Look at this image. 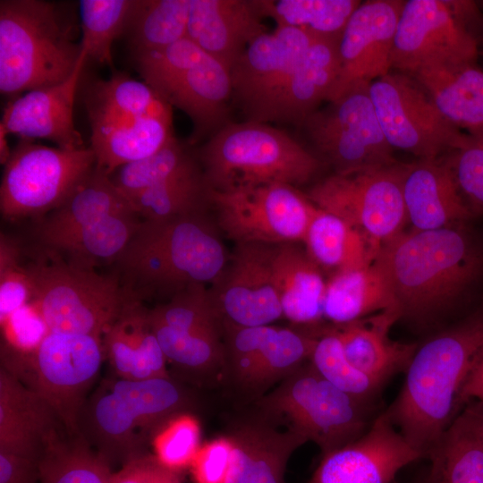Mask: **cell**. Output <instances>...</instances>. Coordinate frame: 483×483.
<instances>
[{"label":"cell","mask_w":483,"mask_h":483,"mask_svg":"<svg viewBox=\"0 0 483 483\" xmlns=\"http://www.w3.org/2000/svg\"><path fill=\"white\" fill-rule=\"evenodd\" d=\"M198 171L191 155L174 136L156 153L117 169L111 180L125 197H129Z\"/></svg>","instance_id":"cell-43"},{"label":"cell","mask_w":483,"mask_h":483,"mask_svg":"<svg viewBox=\"0 0 483 483\" xmlns=\"http://www.w3.org/2000/svg\"><path fill=\"white\" fill-rule=\"evenodd\" d=\"M388 310L400 312L390 280L377 259L364 267L336 272L326 282L323 316L335 324Z\"/></svg>","instance_id":"cell-31"},{"label":"cell","mask_w":483,"mask_h":483,"mask_svg":"<svg viewBox=\"0 0 483 483\" xmlns=\"http://www.w3.org/2000/svg\"><path fill=\"white\" fill-rule=\"evenodd\" d=\"M40 460L0 452V483H38Z\"/></svg>","instance_id":"cell-54"},{"label":"cell","mask_w":483,"mask_h":483,"mask_svg":"<svg viewBox=\"0 0 483 483\" xmlns=\"http://www.w3.org/2000/svg\"><path fill=\"white\" fill-rule=\"evenodd\" d=\"M360 3L358 0H257L264 18H271L276 26L337 38Z\"/></svg>","instance_id":"cell-40"},{"label":"cell","mask_w":483,"mask_h":483,"mask_svg":"<svg viewBox=\"0 0 483 483\" xmlns=\"http://www.w3.org/2000/svg\"><path fill=\"white\" fill-rule=\"evenodd\" d=\"M209 187L199 171L126 197L143 220H163L202 212Z\"/></svg>","instance_id":"cell-41"},{"label":"cell","mask_w":483,"mask_h":483,"mask_svg":"<svg viewBox=\"0 0 483 483\" xmlns=\"http://www.w3.org/2000/svg\"><path fill=\"white\" fill-rule=\"evenodd\" d=\"M66 432L45 400L0 368V452L40 460L47 446Z\"/></svg>","instance_id":"cell-23"},{"label":"cell","mask_w":483,"mask_h":483,"mask_svg":"<svg viewBox=\"0 0 483 483\" xmlns=\"http://www.w3.org/2000/svg\"><path fill=\"white\" fill-rule=\"evenodd\" d=\"M276 245L238 243L208 289L223 323L250 327L270 326L283 317L274 281Z\"/></svg>","instance_id":"cell-18"},{"label":"cell","mask_w":483,"mask_h":483,"mask_svg":"<svg viewBox=\"0 0 483 483\" xmlns=\"http://www.w3.org/2000/svg\"><path fill=\"white\" fill-rule=\"evenodd\" d=\"M96 166L107 175L143 159L174 137L172 115H147L89 123Z\"/></svg>","instance_id":"cell-28"},{"label":"cell","mask_w":483,"mask_h":483,"mask_svg":"<svg viewBox=\"0 0 483 483\" xmlns=\"http://www.w3.org/2000/svg\"><path fill=\"white\" fill-rule=\"evenodd\" d=\"M79 25L60 4L1 0V93L14 97L68 79L83 55Z\"/></svg>","instance_id":"cell-3"},{"label":"cell","mask_w":483,"mask_h":483,"mask_svg":"<svg viewBox=\"0 0 483 483\" xmlns=\"http://www.w3.org/2000/svg\"><path fill=\"white\" fill-rule=\"evenodd\" d=\"M134 212H124L105 217L59 239L47 250L81 267L94 268L99 263L116 260L141 220Z\"/></svg>","instance_id":"cell-36"},{"label":"cell","mask_w":483,"mask_h":483,"mask_svg":"<svg viewBox=\"0 0 483 483\" xmlns=\"http://www.w3.org/2000/svg\"><path fill=\"white\" fill-rule=\"evenodd\" d=\"M403 4L401 0H369L355 9L339 38L340 72L327 102L390 72Z\"/></svg>","instance_id":"cell-19"},{"label":"cell","mask_w":483,"mask_h":483,"mask_svg":"<svg viewBox=\"0 0 483 483\" xmlns=\"http://www.w3.org/2000/svg\"><path fill=\"white\" fill-rule=\"evenodd\" d=\"M479 18L470 1H404L392 68L410 75L426 68L476 64L479 39L470 24Z\"/></svg>","instance_id":"cell-11"},{"label":"cell","mask_w":483,"mask_h":483,"mask_svg":"<svg viewBox=\"0 0 483 483\" xmlns=\"http://www.w3.org/2000/svg\"><path fill=\"white\" fill-rule=\"evenodd\" d=\"M110 483H182L178 471L162 464L148 452L140 453L112 472Z\"/></svg>","instance_id":"cell-53"},{"label":"cell","mask_w":483,"mask_h":483,"mask_svg":"<svg viewBox=\"0 0 483 483\" xmlns=\"http://www.w3.org/2000/svg\"><path fill=\"white\" fill-rule=\"evenodd\" d=\"M445 160L472 216L483 214V137L468 135Z\"/></svg>","instance_id":"cell-49"},{"label":"cell","mask_w":483,"mask_h":483,"mask_svg":"<svg viewBox=\"0 0 483 483\" xmlns=\"http://www.w3.org/2000/svg\"><path fill=\"white\" fill-rule=\"evenodd\" d=\"M483 404L458 414L428 451V475L423 483H483Z\"/></svg>","instance_id":"cell-33"},{"label":"cell","mask_w":483,"mask_h":483,"mask_svg":"<svg viewBox=\"0 0 483 483\" xmlns=\"http://www.w3.org/2000/svg\"><path fill=\"white\" fill-rule=\"evenodd\" d=\"M309 360L325 379L340 390L363 400H370L383 384L348 361L335 330L318 338Z\"/></svg>","instance_id":"cell-46"},{"label":"cell","mask_w":483,"mask_h":483,"mask_svg":"<svg viewBox=\"0 0 483 483\" xmlns=\"http://www.w3.org/2000/svg\"><path fill=\"white\" fill-rule=\"evenodd\" d=\"M133 56L143 80L191 120L194 139L214 134L229 123L230 70L189 38Z\"/></svg>","instance_id":"cell-9"},{"label":"cell","mask_w":483,"mask_h":483,"mask_svg":"<svg viewBox=\"0 0 483 483\" xmlns=\"http://www.w3.org/2000/svg\"><path fill=\"white\" fill-rule=\"evenodd\" d=\"M483 404V356L466 379L459 395V406L469 400Z\"/></svg>","instance_id":"cell-55"},{"label":"cell","mask_w":483,"mask_h":483,"mask_svg":"<svg viewBox=\"0 0 483 483\" xmlns=\"http://www.w3.org/2000/svg\"><path fill=\"white\" fill-rule=\"evenodd\" d=\"M186 390L170 377L141 381L104 378L77 419L80 436L111 466L145 453L157 432L191 406Z\"/></svg>","instance_id":"cell-4"},{"label":"cell","mask_w":483,"mask_h":483,"mask_svg":"<svg viewBox=\"0 0 483 483\" xmlns=\"http://www.w3.org/2000/svg\"><path fill=\"white\" fill-rule=\"evenodd\" d=\"M273 271L284 317L296 324H314L324 318L326 282L305 250L298 243L276 245Z\"/></svg>","instance_id":"cell-34"},{"label":"cell","mask_w":483,"mask_h":483,"mask_svg":"<svg viewBox=\"0 0 483 483\" xmlns=\"http://www.w3.org/2000/svg\"><path fill=\"white\" fill-rule=\"evenodd\" d=\"M148 310L132 300L103 335L105 357L117 377L141 381L170 377Z\"/></svg>","instance_id":"cell-27"},{"label":"cell","mask_w":483,"mask_h":483,"mask_svg":"<svg viewBox=\"0 0 483 483\" xmlns=\"http://www.w3.org/2000/svg\"><path fill=\"white\" fill-rule=\"evenodd\" d=\"M28 266L32 301L51 332L104 334L134 299L116 278L72 263L47 250V258Z\"/></svg>","instance_id":"cell-7"},{"label":"cell","mask_w":483,"mask_h":483,"mask_svg":"<svg viewBox=\"0 0 483 483\" xmlns=\"http://www.w3.org/2000/svg\"><path fill=\"white\" fill-rule=\"evenodd\" d=\"M189 11L190 0H136L126 29L133 55L185 38Z\"/></svg>","instance_id":"cell-38"},{"label":"cell","mask_w":483,"mask_h":483,"mask_svg":"<svg viewBox=\"0 0 483 483\" xmlns=\"http://www.w3.org/2000/svg\"><path fill=\"white\" fill-rule=\"evenodd\" d=\"M339 38L315 37L272 108L267 123L285 122L301 125L322 101H327L340 72Z\"/></svg>","instance_id":"cell-26"},{"label":"cell","mask_w":483,"mask_h":483,"mask_svg":"<svg viewBox=\"0 0 483 483\" xmlns=\"http://www.w3.org/2000/svg\"><path fill=\"white\" fill-rule=\"evenodd\" d=\"M228 438H218L199 448L191 464L195 483H225L231 457Z\"/></svg>","instance_id":"cell-52"},{"label":"cell","mask_w":483,"mask_h":483,"mask_svg":"<svg viewBox=\"0 0 483 483\" xmlns=\"http://www.w3.org/2000/svg\"><path fill=\"white\" fill-rule=\"evenodd\" d=\"M0 325L2 343L19 352L32 351L50 332L32 301L13 311Z\"/></svg>","instance_id":"cell-51"},{"label":"cell","mask_w":483,"mask_h":483,"mask_svg":"<svg viewBox=\"0 0 483 483\" xmlns=\"http://www.w3.org/2000/svg\"><path fill=\"white\" fill-rule=\"evenodd\" d=\"M257 0H190L186 38L230 71L267 32Z\"/></svg>","instance_id":"cell-22"},{"label":"cell","mask_w":483,"mask_h":483,"mask_svg":"<svg viewBox=\"0 0 483 483\" xmlns=\"http://www.w3.org/2000/svg\"><path fill=\"white\" fill-rule=\"evenodd\" d=\"M406 164L334 174L316 183L308 199L360 232L377 250L403 231Z\"/></svg>","instance_id":"cell-13"},{"label":"cell","mask_w":483,"mask_h":483,"mask_svg":"<svg viewBox=\"0 0 483 483\" xmlns=\"http://www.w3.org/2000/svg\"><path fill=\"white\" fill-rule=\"evenodd\" d=\"M104 356L102 339L88 335L50 331L30 352L1 343V367L45 400L71 436Z\"/></svg>","instance_id":"cell-8"},{"label":"cell","mask_w":483,"mask_h":483,"mask_svg":"<svg viewBox=\"0 0 483 483\" xmlns=\"http://www.w3.org/2000/svg\"><path fill=\"white\" fill-rule=\"evenodd\" d=\"M399 318L398 310H388L336 329L348 361L382 383L394 373L407 369L416 345L394 342L388 337L389 328Z\"/></svg>","instance_id":"cell-30"},{"label":"cell","mask_w":483,"mask_h":483,"mask_svg":"<svg viewBox=\"0 0 483 483\" xmlns=\"http://www.w3.org/2000/svg\"><path fill=\"white\" fill-rule=\"evenodd\" d=\"M317 151L335 170L348 174L397 163L384 136L369 84L353 88L317 109L301 123Z\"/></svg>","instance_id":"cell-15"},{"label":"cell","mask_w":483,"mask_h":483,"mask_svg":"<svg viewBox=\"0 0 483 483\" xmlns=\"http://www.w3.org/2000/svg\"><path fill=\"white\" fill-rule=\"evenodd\" d=\"M4 166L1 214L18 220L46 216L61 206L90 174L96 158L90 147L69 150L21 139Z\"/></svg>","instance_id":"cell-12"},{"label":"cell","mask_w":483,"mask_h":483,"mask_svg":"<svg viewBox=\"0 0 483 483\" xmlns=\"http://www.w3.org/2000/svg\"><path fill=\"white\" fill-rule=\"evenodd\" d=\"M422 457L385 412L359 438L326 453L310 483H393L403 467Z\"/></svg>","instance_id":"cell-20"},{"label":"cell","mask_w":483,"mask_h":483,"mask_svg":"<svg viewBox=\"0 0 483 483\" xmlns=\"http://www.w3.org/2000/svg\"><path fill=\"white\" fill-rule=\"evenodd\" d=\"M259 405L270 417L284 418L290 429L316 443L325 454L356 440L373 422L367 400L340 390L310 363L283 379Z\"/></svg>","instance_id":"cell-10"},{"label":"cell","mask_w":483,"mask_h":483,"mask_svg":"<svg viewBox=\"0 0 483 483\" xmlns=\"http://www.w3.org/2000/svg\"><path fill=\"white\" fill-rule=\"evenodd\" d=\"M89 121L172 115V106L148 84L120 72L95 81L88 90Z\"/></svg>","instance_id":"cell-37"},{"label":"cell","mask_w":483,"mask_h":483,"mask_svg":"<svg viewBox=\"0 0 483 483\" xmlns=\"http://www.w3.org/2000/svg\"><path fill=\"white\" fill-rule=\"evenodd\" d=\"M319 268L334 274L372 264L379 250L341 217L317 208L302 242Z\"/></svg>","instance_id":"cell-35"},{"label":"cell","mask_w":483,"mask_h":483,"mask_svg":"<svg viewBox=\"0 0 483 483\" xmlns=\"http://www.w3.org/2000/svg\"><path fill=\"white\" fill-rule=\"evenodd\" d=\"M110 464L80 436L64 433L45 449L39 483H110Z\"/></svg>","instance_id":"cell-39"},{"label":"cell","mask_w":483,"mask_h":483,"mask_svg":"<svg viewBox=\"0 0 483 483\" xmlns=\"http://www.w3.org/2000/svg\"><path fill=\"white\" fill-rule=\"evenodd\" d=\"M402 195L407 220L415 230L461 225L473 216L451 168L439 157L406 164Z\"/></svg>","instance_id":"cell-24"},{"label":"cell","mask_w":483,"mask_h":483,"mask_svg":"<svg viewBox=\"0 0 483 483\" xmlns=\"http://www.w3.org/2000/svg\"><path fill=\"white\" fill-rule=\"evenodd\" d=\"M479 429H480L481 435L483 436V409H482V411H481V414H480V419H479Z\"/></svg>","instance_id":"cell-57"},{"label":"cell","mask_w":483,"mask_h":483,"mask_svg":"<svg viewBox=\"0 0 483 483\" xmlns=\"http://www.w3.org/2000/svg\"><path fill=\"white\" fill-rule=\"evenodd\" d=\"M148 320L166 360L172 363L199 372L212 369L224 360L220 331L178 329Z\"/></svg>","instance_id":"cell-45"},{"label":"cell","mask_w":483,"mask_h":483,"mask_svg":"<svg viewBox=\"0 0 483 483\" xmlns=\"http://www.w3.org/2000/svg\"><path fill=\"white\" fill-rule=\"evenodd\" d=\"M205 179L212 190L309 182L320 159L267 123H227L202 147Z\"/></svg>","instance_id":"cell-6"},{"label":"cell","mask_w":483,"mask_h":483,"mask_svg":"<svg viewBox=\"0 0 483 483\" xmlns=\"http://www.w3.org/2000/svg\"><path fill=\"white\" fill-rule=\"evenodd\" d=\"M88 59L86 51L73 73L64 81L33 89L10 101L0 124L21 139H45L57 148H86L73 121V105L80 77Z\"/></svg>","instance_id":"cell-21"},{"label":"cell","mask_w":483,"mask_h":483,"mask_svg":"<svg viewBox=\"0 0 483 483\" xmlns=\"http://www.w3.org/2000/svg\"><path fill=\"white\" fill-rule=\"evenodd\" d=\"M18 242L6 234L0 237V322L27 304L33 297L28 266L21 263Z\"/></svg>","instance_id":"cell-48"},{"label":"cell","mask_w":483,"mask_h":483,"mask_svg":"<svg viewBox=\"0 0 483 483\" xmlns=\"http://www.w3.org/2000/svg\"><path fill=\"white\" fill-rule=\"evenodd\" d=\"M227 438L232 449L225 483H284L289 458L308 441L290 428L282 432L261 421L242 423Z\"/></svg>","instance_id":"cell-25"},{"label":"cell","mask_w":483,"mask_h":483,"mask_svg":"<svg viewBox=\"0 0 483 483\" xmlns=\"http://www.w3.org/2000/svg\"><path fill=\"white\" fill-rule=\"evenodd\" d=\"M7 135L8 132L0 124V163L4 165L8 162L13 151L8 144Z\"/></svg>","instance_id":"cell-56"},{"label":"cell","mask_w":483,"mask_h":483,"mask_svg":"<svg viewBox=\"0 0 483 483\" xmlns=\"http://www.w3.org/2000/svg\"><path fill=\"white\" fill-rule=\"evenodd\" d=\"M228 258L215 228L199 212L142 219L115 261L137 287L174 295L193 284H214Z\"/></svg>","instance_id":"cell-5"},{"label":"cell","mask_w":483,"mask_h":483,"mask_svg":"<svg viewBox=\"0 0 483 483\" xmlns=\"http://www.w3.org/2000/svg\"><path fill=\"white\" fill-rule=\"evenodd\" d=\"M124 212H134L129 200L111 177L95 166L61 206L43 217L37 234L47 247L84 226Z\"/></svg>","instance_id":"cell-32"},{"label":"cell","mask_w":483,"mask_h":483,"mask_svg":"<svg viewBox=\"0 0 483 483\" xmlns=\"http://www.w3.org/2000/svg\"><path fill=\"white\" fill-rule=\"evenodd\" d=\"M219 227L236 243L302 242L317 207L295 187L267 184L209 188Z\"/></svg>","instance_id":"cell-14"},{"label":"cell","mask_w":483,"mask_h":483,"mask_svg":"<svg viewBox=\"0 0 483 483\" xmlns=\"http://www.w3.org/2000/svg\"><path fill=\"white\" fill-rule=\"evenodd\" d=\"M380 127L393 149L419 159L438 158L459 148L468 134L452 125L411 76L389 72L369 84Z\"/></svg>","instance_id":"cell-16"},{"label":"cell","mask_w":483,"mask_h":483,"mask_svg":"<svg viewBox=\"0 0 483 483\" xmlns=\"http://www.w3.org/2000/svg\"><path fill=\"white\" fill-rule=\"evenodd\" d=\"M482 356L483 309L416 350L403 386L386 412L425 457L457 416L460 392Z\"/></svg>","instance_id":"cell-2"},{"label":"cell","mask_w":483,"mask_h":483,"mask_svg":"<svg viewBox=\"0 0 483 483\" xmlns=\"http://www.w3.org/2000/svg\"><path fill=\"white\" fill-rule=\"evenodd\" d=\"M222 327L226 341V356L233 377L245 386L273 326L243 327L223 323Z\"/></svg>","instance_id":"cell-50"},{"label":"cell","mask_w":483,"mask_h":483,"mask_svg":"<svg viewBox=\"0 0 483 483\" xmlns=\"http://www.w3.org/2000/svg\"><path fill=\"white\" fill-rule=\"evenodd\" d=\"M401 313L428 323L462 298L483 275V248L463 224L404 232L380 248Z\"/></svg>","instance_id":"cell-1"},{"label":"cell","mask_w":483,"mask_h":483,"mask_svg":"<svg viewBox=\"0 0 483 483\" xmlns=\"http://www.w3.org/2000/svg\"><path fill=\"white\" fill-rule=\"evenodd\" d=\"M198 421L183 413L168 420L154 436V455L165 467L180 471L191 466L199 451Z\"/></svg>","instance_id":"cell-47"},{"label":"cell","mask_w":483,"mask_h":483,"mask_svg":"<svg viewBox=\"0 0 483 483\" xmlns=\"http://www.w3.org/2000/svg\"><path fill=\"white\" fill-rule=\"evenodd\" d=\"M410 76L452 125L468 135L483 137V68L477 63L426 68Z\"/></svg>","instance_id":"cell-29"},{"label":"cell","mask_w":483,"mask_h":483,"mask_svg":"<svg viewBox=\"0 0 483 483\" xmlns=\"http://www.w3.org/2000/svg\"><path fill=\"white\" fill-rule=\"evenodd\" d=\"M81 47L87 57L114 71L112 46L126 31L136 0L79 2Z\"/></svg>","instance_id":"cell-42"},{"label":"cell","mask_w":483,"mask_h":483,"mask_svg":"<svg viewBox=\"0 0 483 483\" xmlns=\"http://www.w3.org/2000/svg\"><path fill=\"white\" fill-rule=\"evenodd\" d=\"M318 35L276 26L254 39L232 67L233 101L247 121L267 123L268 115Z\"/></svg>","instance_id":"cell-17"},{"label":"cell","mask_w":483,"mask_h":483,"mask_svg":"<svg viewBox=\"0 0 483 483\" xmlns=\"http://www.w3.org/2000/svg\"><path fill=\"white\" fill-rule=\"evenodd\" d=\"M318 337L273 326L245 386L262 390L284 379L309 359Z\"/></svg>","instance_id":"cell-44"}]
</instances>
